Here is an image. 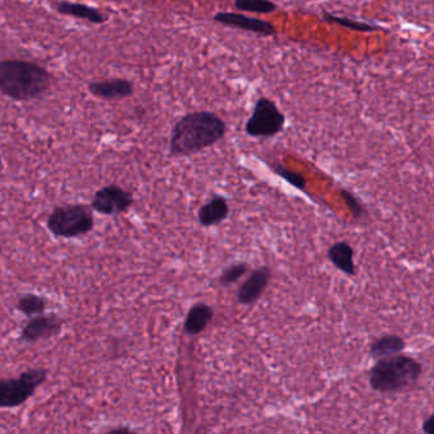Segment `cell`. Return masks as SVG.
Listing matches in <instances>:
<instances>
[{
    "instance_id": "8fae6325",
    "label": "cell",
    "mask_w": 434,
    "mask_h": 434,
    "mask_svg": "<svg viewBox=\"0 0 434 434\" xmlns=\"http://www.w3.org/2000/svg\"><path fill=\"white\" fill-rule=\"evenodd\" d=\"M88 91L94 97L110 101V99H123L133 96L134 86L130 80L115 78V80L91 82L88 85Z\"/></svg>"
},
{
    "instance_id": "ac0fdd59",
    "label": "cell",
    "mask_w": 434,
    "mask_h": 434,
    "mask_svg": "<svg viewBox=\"0 0 434 434\" xmlns=\"http://www.w3.org/2000/svg\"><path fill=\"white\" fill-rule=\"evenodd\" d=\"M322 18L327 23L342 26L344 28H348V30H352V31L374 32L382 31L384 30L381 26L371 25V23H367V22H362V21L348 18V17H337V16H334V14H330V13H324Z\"/></svg>"
},
{
    "instance_id": "9a60e30c",
    "label": "cell",
    "mask_w": 434,
    "mask_h": 434,
    "mask_svg": "<svg viewBox=\"0 0 434 434\" xmlns=\"http://www.w3.org/2000/svg\"><path fill=\"white\" fill-rule=\"evenodd\" d=\"M354 251L347 242H337L327 251V259L330 263L347 276H355V265L353 261Z\"/></svg>"
},
{
    "instance_id": "2e32d148",
    "label": "cell",
    "mask_w": 434,
    "mask_h": 434,
    "mask_svg": "<svg viewBox=\"0 0 434 434\" xmlns=\"http://www.w3.org/2000/svg\"><path fill=\"white\" fill-rule=\"evenodd\" d=\"M405 349V340L398 335H385L379 337V340L371 344L369 353L373 358L379 359L390 355L398 354Z\"/></svg>"
},
{
    "instance_id": "7402d4cb",
    "label": "cell",
    "mask_w": 434,
    "mask_h": 434,
    "mask_svg": "<svg viewBox=\"0 0 434 434\" xmlns=\"http://www.w3.org/2000/svg\"><path fill=\"white\" fill-rule=\"evenodd\" d=\"M342 196L355 219L362 218L363 215H364V210L362 208L361 202L357 200V197L353 194H350L347 190H342Z\"/></svg>"
},
{
    "instance_id": "ba28073f",
    "label": "cell",
    "mask_w": 434,
    "mask_h": 434,
    "mask_svg": "<svg viewBox=\"0 0 434 434\" xmlns=\"http://www.w3.org/2000/svg\"><path fill=\"white\" fill-rule=\"evenodd\" d=\"M213 19H215V22L219 23V25L252 32V33H256L259 36H276L278 33L276 26L273 25L269 21L250 17V16H246L242 13L218 12L215 14Z\"/></svg>"
},
{
    "instance_id": "277c9868",
    "label": "cell",
    "mask_w": 434,
    "mask_h": 434,
    "mask_svg": "<svg viewBox=\"0 0 434 434\" xmlns=\"http://www.w3.org/2000/svg\"><path fill=\"white\" fill-rule=\"evenodd\" d=\"M94 218L91 207L85 204H67L51 212L48 228L55 237L74 239L91 232Z\"/></svg>"
},
{
    "instance_id": "cb8c5ba5",
    "label": "cell",
    "mask_w": 434,
    "mask_h": 434,
    "mask_svg": "<svg viewBox=\"0 0 434 434\" xmlns=\"http://www.w3.org/2000/svg\"><path fill=\"white\" fill-rule=\"evenodd\" d=\"M0 166H1V156H0Z\"/></svg>"
},
{
    "instance_id": "5b68a950",
    "label": "cell",
    "mask_w": 434,
    "mask_h": 434,
    "mask_svg": "<svg viewBox=\"0 0 434 434\" xmlns=\"http://www.w3.org/2000/svg\"><path fill=\"white\" fill-rule=\"evenodd\" d=\"M48 379V371L31 368L19 374L17 379H0V408H18L35 394L38 386Z\"/></svg>"
},
{
    "instance_id": "d6986e66",
    "label": "cell",
    "mask_w": 434,
    "mask_h": 434,
    "mask_svg": "<svg viewBox=\"0 0 434 434\" xmlns=\"http://www.w3.org/2000/svg\"><path fill=\"white\" fill-rule=\"evenodd\" d=\"M234 8L239 12H251L255 14H270L278 9L271 0H234Z\"/></svg>"
},
{
    "instance_id": "e0dca14e",
    "label": "cell",
    "mask_w": 434,
    "mask_h": 434,
    "mask_svg": "<svg viewBox=\"0 0 434 434\" xmlns=\"http://www.w3.org/2000/svg\"><path fill=\"white\" fill-rule=\"evenodd\" d=\"M48 300L43 295H37L33 293H26L19 297L17 302V310L22 312L27 318H33L37 315H41L46 310Z\"/></svg>"
},
{
    "instance_id": "52a82bcc",
    "label": "cell",
    "mask_w": 434,
    "mask_h": 434,
    "mask_svg": "<svg viewBox=\"0 0 434 434\" xmlns=\"http://www.w3.org/2000/svg\"><path fill=\"white\" fill-rule=\"evenodd\" d=\"M133 194L119 185H107L97 190L93 195L91 208L99 215H119L126 213L133 207Z\"/></svg>"
},
{
    "instance_id": "d4e9b609",
    "label": "cell",
    "mask_w": 434,
    "mask_h": 434,
    "mask_svg": "<svg viewBox=\"0 0 434 434\" xmlns=\"http://www.w3.org/2000/svg\"><path fill=\"white\" fill-rule=\"evenodd\" d=\"M110 1H116V0H110Z\"/></svg>"
},
{
    "instance_id": "ffe728a7",
    "label": "cell",
    "mask_w": 434,
    "mask_h": 434,
    "mask_svg": "<svg viewBox=\"0 0 434 434\" xmlns=\"http://www.w3.org/2000/svg\"><path fill=\"white\" fill-rule=\"evenodd\" d=\"M273 171L276 172L278 176L284 178L288 184L292 185L295 189H298L300 191H306V178L302 173L292 171V170H289L287 167L279 165V163L273 165Z\"/></svg>"
},
{
    "instance_id": "3957f363",
    "label": "cell",
    "mask_w": 434,
    "mask_h": 434,
    "mask_svg": "<svg viewBox=\"0 0 434 434\" xmlns=\"http://www.w3.org/2000/svg\"><path fill=\"white\" fill-rule=\"evenodd\" d=\"M422 374L419 362L406 355L379 358L369 371V384L374 391L398 392L414 385Z\"/></svg>"
},
{
    "instance_id": "9c48e42d",
    "label": "cell",
    "mask_w": 434,
    "mask_h": 434,
    "mask_svg": "<svg viewBox=\"0 0 434 434\" xmlns=\"http://www.w3.org/2000/svg\"><path fill=\"white\" fill-rule=\"evenodd\" d=\"M64 321L56 313H41L33 318L23 326L21 331V340L26 342H36L41 339L56 335L62 331Z\"/></svg>"
},
{
    "instance_id": "7a4b0ae2",
    "label": "cell",
    "mask_w": 434,
    "mask_h": 434,
    "mask_svg": "<svg viewBox=\"0 0 434 434\" xmlns=\"http://www.w3.org/2000/svg\"><path fill=\"white\" fill-rule=\"evenodd\" d=\"M51 85L46 67L21 59L0 62V93L13 101H33L43 97Z\"/></svg>"
},
{
    "instance_id": "8992f818",
    "label": "cell",
    "mask_w": 434,
    "mask_h": 434,
    "mask_svg": "<svg viewBox=\"0 0 434 434\" xmlns=\"http://www.w3.org/2000/svg\"><path fill=\"white\" fill-rule=\"evenodd\" d=\"M286 125V115L281 112L274 101L259 97L254 104L250 117L245 124V133L251 138H273L283 131Z\"/></svg>"
},
{
    "instance_id": "4fadbf2b",
    "label": "cell",
    "mask_w": 434,
    "mask_h": 434,
    "mask_svg": "<svg viewBox=\"0 0 434 434\" xmlns=\"http://www.w3.org/2000/svg\"><path fill=\"white\" fill-rule=\"evenodd\" d=\"M56 12L74 17V18L86 19L94 25H102L107 21V16L99 12L93 6L80 4V3H70V1H59L55 6Z\"/></svg>"
},
{
    "instance_id": "5bb4252c",
    "label": "cell",
    "mask_w": 434,
    "mask_h": 434,
    "mask_svg": "<svg viewBox=\"0 0 434 434\" xmlns=\"http://www.w3.org/2000/svg\"><path fill=\"white\" fill-rule=\"evenodd\" d=\"M213 316L215 311L212 307L205 303H196L190 308L188 316L185 318V332L191 337L199 335L205 330Z\"/></svg>"
},
{
    "instance_id": "44dd1931",
    "label": "cell",
    "mask_w": 434,
    "mask_h": 434,
    "mask_svg": "<svg viewBox=\"0 0 434 434\" xmlns=\"http://www.w3.org/2000/svg\"><path fill=\"white\" fill-rule=\"evenodd\" d=\"M247 270H249V268H247V265L244 263L229 265L228 268L223 270L222 276H219V284L224 286V287H228V286H231V284H234L236 281L245 276L246 273H247Z\"/></svg>"
},
{
    "instance_id": "7c38bea8",
    "label": "cell",
    "mask_w": 434,
    "mask_h": 434,
    "mask_svg": "<svg viewBox=\"0 0 434 434\" xmlns=\"http://www.w3.org/2000/svg\"><path fill=\"white\" fill-rule=\"evenodd\" d=\"M229 215V205L226 197L213 196L207 204L199 209L197 220L202 227H210L218 224L226 219Z\"/></svg>"
},
{
    "instance_id": "30bf717a",
    "label": "cell",
    "mask_w": 434,
    "mask_h": 434,
    "mask_svg": "<svg viewBox=\"0 0 434 434\" xmlns=\"http://www.w3.org/2000/svg\"><path fill=\"white\" fill-rule=\"evenodd\" d=\"M270 278H271V270L266 266L254 270L251 276L246 279L245 283L239 287V293H237V300L239 303L245 306H250L252 303H255L268 287Z\"/></svg>"
},
{
    "instance_id": "6da1fadb",
    "label": "cell",
    "mask_w": 434,
    "mask_h": 434,
    "mask_svg": "<svg viewBox=\"0 0 434 434\" xmlns=\"http://www.w3.org/2000/svg\"><path fill=\"white\" fill-rule=\"evenodd\" d=\"M227 134V124L213 111H192L172 128L170 154L185 157L213 147Z\"/></svg>"
},
{
    "instance_id": "603a6c76",
    "label": "cell",
    "mask_w": 434,
    "mask_h": 434,
    "mask_svg": "<svg viewBox=\"0 0 434 434\" xmlns=\"http://www.w3.org/2000/svg\"><path fill=\"white\" fill-rule=\"evenodd\" d=\"M433 416H429L425 422L423 423V432L425 434H430L433 432Z\"/></svg>"
}]
</instances>
